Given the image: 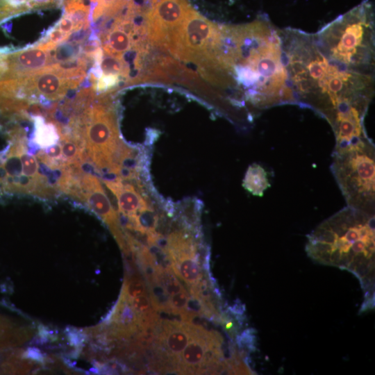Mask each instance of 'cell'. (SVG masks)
Masks as SVG:
<instances>
[{
    "instance_id": "23",
    "label": "cell",
    "mask_w": 375,
    "mask_h": 375,
    "mask_svg": "<svg viewBox=\"0 0 375 375\" xmlns=\"http://www.w3.org/2000/svg\"><path fill=\"white\" fill-rule=\"evenodd\" d=\"M26 4L30 9L49 7L53 6L58 0H19Z\"/></svg>"
},
{
    "instance_id": "21",
    "label": "cell",
    "mask_w": 375,
    "mask_h": 375,
    "mask_svg": "<svg viewBox=\"0 0 375 375\" xmlns=\"http://www.w3.org/2000/svg\"><path fill=\"white\" fill-rule=\"evenodd\" d=\"M56 28L60 31L67 38H69L73 31L81 30L76 22L67 14H65L61 18Z\"/></svg>"
},
{
    "instance_id": "18",
    "label": "cell",
    "mask_w": 375,
    "mask_h": 375,
    "mask_svg": "<svg viewBox=\"0 0 375 375\" xmlns=\"http://www.w3.org/2000/svg\"><path fill=\"white\" fill-rule=\"evenodd\" d=\"M189 294L185 289L170 296L169 299V312L182 315L189 310L188 304L190 299Z\"/></svg>"
},
{
    "instance_id": "12",
    "label": "cell",
    "mask_w": 375,
    "mask_h": 375,
    "mask_svg": "<svg viewBox=\"0 0 375 375\" xmlns=\"http://www.w3.org/2000/svg\"><path fill=\"white\" fill-rule=\"evenodd\" d=\"M106 186L115 195L119 209L125 216H135L150 205L142 197L138 188L131 183H124L117 177L114 179L104 180Z\"/></svg>"
},
{
    "instance_id": "13",
    "label": "cell",
    "mask_w": 375,
    "mask_h": 375,
    "mask_svg": "<svg viewBox=\"0 0 375 375\" xmlns=\"http://www.w3.org/2000/svg\"><path fill=\"white\" fill-rule=\"evenodd\" d=\"M243 188L254 196L262 197L271 184L267 170L260 165L249 166L242 181Z\"/></svg>"
},
{
    "instance_id": "6",
    "label": "cell",
    "mask_w": 375,
    "mask_h": 375,
    "mask_svg": "<svg viewBox=\"0 0 375 375\" xmlns=\"http://www.w3.org/2000/svg\"><path fill=\"white\" fill-rule=\"evenodd\" d=\"M219 33L220 28L192 8L168 50L182 60L206 65L213 56Z\"/></svg>"
},
{
    "instance_id": "3",
    "label": "cell",
    "mask_w": 375,
    "mask_h": 375,
    "mask_svg": "<svg viewBox=\"0 0 375 375\" xmlns=\"http://www.w3.org/2000/svg\"><path fill=\"white\" fill-rule=\"evenodd\" d=\"M313 35L329 61L349 71L374 75V24L368 3L338 17Z\"/></svg>"
},
{
    "instance_id": "8",
    "label": "cell",
    "mask_w": 375,
    "mask_h": 375,
    "mask_svg": "<svg viewBox=\"0 0 375 375\" xmlns=\"http://www.w3.org/2000/svg\"><path fill=\"white\" fill-rule=\"evenodd\" d=\"M17 79V98L19 96L37 94L50 100H56L63 97L68 89L79 84L57 63Z\"/></svg>"
},
{
    "instance_id": "2",
    "label": "cell",
    "mask_w": 375,
    "mask_h": 375,
    "mask_svg": "<svg viewBox=\"0 0 375 375\" xmlns=\"http://www.w3.org/2000/svg\"><path fill=\"white\" fill-rule=\"evenodd\" d=\"M374 214L347 206L307 235V254L315 262L347 269L359 280L365 300L374 299Z\"/></svg>"
},
{
    "instance_id": "15",
    "label": "cell",
    "mask_w": 375,
    "mask_h": 375,
    "mask_svg": "<svg viewBox=\"0 0 375 375\" xmlns=\"http://www.w3.org/2000/svg\"><path fill=\"white\" fill-rule=\"evenodd\" d=\"M156 281L169 297L184 290L172 268H158Z\"/></svg>"
},
{
    "instance_id": "10",
    "label": "cell",
    "mask_w": 375,
    "mask_h": 375,
    "mask_svg": "<svg viewBox=\"0 0 375 375\" xmlns=\"http://www.w3.org/2000/svg\"><path fill=\"white\" fill-rule=\"evenodd\" d=\"M51 51L43 43L18 53L3 55L6 69L1 80L24 77L47 67L51 59Z\"/></svg>"
},
{
    "instance_id": "9",
    "label": "cell",
    "mask_w": 375,
    "mask_h": 375,
    "mask_svg": "<svg viewBox=\"0 0 375 375\" xmlns=\"http://www.w3.org/2000/svg\"><path fill=\"white\" fill-rule=\"evenodd\" d=\"M189 342L180 356L178 374H199L206 351L213 346L222 345V339L218 333L194 324Z\"/></svg>"
},
{
    "instance_id": "1",
    "label": "cell",
    "mask_w": 375,
    "mask_h": 375,
    "mask_svg": "<svg viewBox=\"0 0 375 375\" xmlns=\"http://www.w3.org/2000/svg\"><path fill=\"white\" fill-rule=\"evenodd\" d=\"M217 60L223 83L237 86L253 109L296 103L280 30L267 21L221 30Z\"/></svg>"
},
{
    "instance_id": "11",
    "label": "cell",
    "mask_w": 375,
    "mask_h": 375,
    "mask_svg": "<svg viewBox=\"0 0 375 375\" xmlns=\"http://www.w3.org/2000/svg\"><path fill=\"white\" fill-rule=\"evenodd\" d=\"M131 22V17L119 16L114 25L104 36L103 49L106 53L119 58L132 47L133 35L138 32Z\"/></svg>"
},
{
    "instance_id": "14",
    "label": "cell",
    "mask_w": 375,
    "mask_h": 375,
    "mask_svg": "<svg viewBox=\"0 0 375 375\" xmlns=\"http://www.w3.org/2000/svg\"><path fill=\"white\" fill-rule=\"evenodd\" d=\"M35 141L42 147L56 144L61 133V128L56 123L44 124L41 118L36 120Z\"/></svg>"
},
{
    "instance_id": "19",
    "label": "cell",
    "mask_w": 375,
    "mask_h": 375,
    "mask_svg": "<svg viewBox=\"0 0 375 375\" xmlns=\"http://www.w3.org/2000/svg\"><path fill=\"white\" fill-rule=\"evenodd\" d=\"M78 49L76 44H63L56 49L54 58L62 63L72 62L78 53Z\"/></svg>"
},
{
    "instance_id": "17",
    "label": "cell",
    "mask_w": 375,
    "mask_h": 375,
    "mask_svg": "<svg viewBox=\"0 0 375 375\" xmlns=\"http://www.w3.org/2000/svg\"><path fill=\"white\" fill-rule=\"evenodd\" d=\"M101 67L104 74L127 76L128 69L122 58L108 55L101 60Z\"/></svg>"
},
{
    "instance_id": "4",
    "label": "cell",
    "mask_w": 375,
    "mask_h": 375,
    "mask_svg": "<svg viewBox=\"0 0 375 375\" xmlns=\"http://www.w3.org/2000/svg\"><path fill=\"white\" fill-rule=\"evenodd\" d=\"M374 145L370 139L333 153L332 173L348 206L374 214Z\"/></svg>"
},
{
    "instance_id": "16",
    "label": "cell",
    "mask_w": 375,
    "mask_h": 375,
    "mask_svg": "<svg viewBox=\"0 0 375 375\" xmlns=\"http://www.w3.org/2000/svg\"><path fill=\"white\" fill-rule=\"evenodd\" d=\"M96 2L93 10L92 19L97 20L102 15L110 17L117 13L125 4L126 0H90Z\"/></svg>"
},
{
    "instance_id": "22",
    "label": "cell",
    "mask_w": 375,
    "mask_h": 375,
    "mask_svg": "<svg viewBox=\"0 0 375 375\" xmlns=\"http://www.w3.org/2000/svg\"><path fill=\"white\" fill-rule=\"evenodd\" d=\"M127 290L128 295L132 297L149 294L144 281L139 278L133 279L128 283Z\"/></svg>"
},
{
    "instance_id": "20",
    "label": "cell",
    "mask_w": 375,
    "mask_h": 375,
    "mask_svg": "<svg viewBox=\"0 0 375 375\" xmlns=\"http://www.w3.org/2000/svg\"><path fill=\"white\" fill-rule=\"evenodd\" d=\"M119 81V75L111 73H103L97 81L95 88L99 92L106 91L115 86Z\"/></svg>"
},
{
    "instance_id": "5",
    "label": "cell",
    "mask_w": 375,
    "mask_h": 375,
    "mask_svg": "<svg viewBox=\"0 0 375 375\" xmlns=\"http://www.w3.org/2000/svg\"><path fill=\"white\" fill-rule=\"evenodd\" d=\"M104 101L72 119L71 126L73 135L86 150V160H90L100 171L112 176L118 169L117 159L123 143L119 139L114 112Z\"/></svg>"
},
{
    "instance_id": "7",
    "label": "cell",
    "mask_w": 375,
    "mask_h": 375,
    "mask_svg": "<svg viewBox=\"0 0 375 375\" xmlns=\"http://www.w3.org/2000/svg\"><path fill=\"white\" fill-rule=\"evenodd\" d=\"M191 9L186 0H159L155 3L145 15L150 42L168 49Z\"/></svg>"
}]
</instances>
